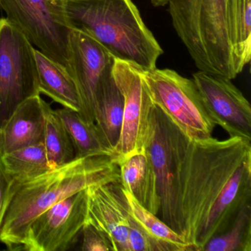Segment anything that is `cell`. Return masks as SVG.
Here are the masks:
<instances>
[{
  "label": "cell",
  "instance_id": "obj_2",
  "mask_svg": "<svg viewBox=\"0 0 251 251\" xmlns=\"http://www.w3.org/2000/svg\"><path fill=\"white\" fill-rule=\"evenodd\" d=\"M120 183L118 164L112 156L86 157L23 180H11L0 242L10 251H22L30 225L64 198L96 185Z\"/></svg>",
  "mask_w": 251,
  "mask_h": 251
},
{
  "label": "cell",
  "instance_id": "obj_21",
  "mask_svg": "<svg viewBox=\"0 0 251 251\" xmlns=\"http://www.w3.org/2000/svg\"><path fill=\"white\" fill-rule=\"evenodd\" d=\"M45 114L43 142L50 165L53 169L75 159V150L62 122L48 102Z\"/></svg>",
  "mask_w": 251,
  "mask_h": 251
},
{
  "label": "cell",
  "instance_id": "obj_13",
  "mask_svg": "<svg viewBox=\"0 0 251 251\" xmlns=\"http://www.w3.org/2000/svg\"><path fill=\"white\" fill-rule=\"evenodd\" d=\"M86 223L103 232L113 251H129L130 214L121 183L92 186L86 189Z\"/></svg>",
  "mask_w": 251,
  "mask_h": 251
},
{
  "label": "cell",
  "instance_id": "obj_12",
  "mask_svg": "<svg viewBox=\"0 0 251 251\" xmlns=\"http://www.w3.org/2000/svg\"><path fill=\"white\" fill-rule=\"evenodd\" d=\"M181 134V129L153 105L145 150L151 158L156 177L161 199L158 217L172 229L174 228L172 177Z\"/></svg>",
  "mask_w": 251,
  "mask_h": 251
},
{
  "label": "cell",
  "instance_id": "obj_11",
  "mask_svg": "<svg viewBox=\"0 0 251 251\" xmlns=\"http://www.w3.org/2000/svg\"><path fill=\"white\" fill-rule=\"evenodd\" d=\"M202 102L216 126L229 137L251 141V107L230 79L198 71L192 75Z\"/></svg>",
  "mask_w": 251,
  "mask_h": 251
},
{
  "label": "cell",
  "instance_id": "obj_14",
  "mask_svg": "<svg viewBox=\"0 0 251 251\" xmlns=\"http://www.w3.org/2000/svg\"><path fill=\"white\" fill-rule=\"evenodd\" d=\"M46 102L40 95L22 102L0 128V157L43 142Z\"/></svg>",
  "mask_w": 251,
  "mask_h": 251
},
{
  "label": "cell",
  "instance_id": "obj_20",
  "mask_svg": "<svg viewBox=\"0 0 251 251\" xmlns=\"http://www.w3.org/2000/svg\"><path fill=\"white\" fill-rule=\"evenodd\" d=\"M0 161L7 176L14 180L32 178L52 169L43 142L5 154Z\"/></svg>",
  "mask_w": 251,
  "mask_h": 251
},
{
  "label": "cell",
  "instance_id": "obj_26",
  "mask_svg": "<svg viewBox=\"0 0 251 251\" xmlns=\"http://www.w3.org/2000/svg\"><path fill=\"white\" fill-rule=\"evenodd\" d=\"M11 183V179L4 171L3 167L0 161V226L3 219Z\"/></svg>",
  "mask_w": 251,
  "mask_h": 251
},
{
  "label": "cell",
  "instance_id": "obj_5",
  "mask_svg": "<svg viewBox=\"0 0 251 251\" xmlns=\"http://www.w3.org/2000/svg\"><path fill=\"white\" fill-rule=\"evenodd\" d=\"M152 103L188 136H212L215 123L210 117L193 80L170 69L141 70Z\"/></svg>",
  "mask_w": 251,
  "mask_h": 251
},
{
  "label": "cell",
  "instance_id": "obj_27",
  "mask_svg": "<svg viewBox=\"0 0 251 251\" xmlns=\"http://www.w3.org/2000/svg\"><path fill=\"white\" fill-rule=\"evenodd\" d=\"M151 3L155 7H164L167 5L168 0H150Z\"/></svg>",
  "mask_w": 251,
  "mask_h": 251
},
{
  "label": "cell",
  "instance_id": "obj_18",
  "mask_svg": "<svg viewBox=\"0 0 251 251\" xmlns=\"http://www.w3.org/2000/svg\"><path fill=\"white\" fill-rule=\"evenodd\" d=\"M122 188L130 217L147 235L153 251H195V248L180 234L159 217L147 209L123 186Z\"/></svg>",
  "mask_w": 251,
  "mask_h": 251
},
{
  "label": "cell",
  "instance_id": "obj_8",
  "mask_svg": "<svg viewBox=\"0 0 251 251\" xmlns=\"http://www.w3.org/2000/svg\"><path fill=\"white\" fill-rule=\"evenodd\" d=\"M141 70L136 64L114 58L112 75L124 101L121 135L113 156L117 164L144 152L148 141L154 104Z\"/></svg>",
  "mask_w": 251,
  "mask_h": 251
},
{
  "label": "cell",
  "instance_id": "obj_6",
  "mask_svg": "<svg viewBox=\"0 0 251 251\" xmlns=\"http://www.w3.org/2000/svg\"><path fill=\"white\" fill-rule=\"evenodd\" d=\"M0 8L35 48L70 72L71 28L62 0H0Z\"/></svg>",
  "mask_w": 251,
  "mask_h": 251
},
{
  "label": "cell",
  "instance_id": "obj_10",
  "mask_svg": "<svg viewBox=\"0 0 251 251\" xmlns=\"http://www.w3.org/2000/svg\"><path fill=\"white\" fill-rule=\"evenodd\" d=\"M70 73L80 100V115L95 123L97 95L103 79L112 72L114 57L89 35L71 29L69 37Z\"/></svg>",
  "mask_w": 251,
  "mask_h": 251
},
{
  "label": "cell",
  "instance_id": "obj_25",
  "mask_svg": "<svg viewBox=\"0 0 251 251\" xmlns=\"http://www.w3.org/2000/svg\"><path fill=\"white\" fill-rule=\"evenodd\" d=\"M128 246L129 251H153L151 241L130 215L129 220Z\"/></svg>",
  "mask_w": 251,
  "mask_h": 251
},
{
  "label": "cell",
  "instance_id": "obj_22",
  "mask_svg": "<svg viewBox=\"0 0 251 251\" xmlns=\"http://www.w3.org/2000/svg\"><path fill=\"white\" fill-rule=\"evenodd\" d=\"M235 68L238 75L251 61V0H233Z\"/></svg>",
  "mask_w": 251,
  "mask_h": 251
},
{
  "label": "cell",
  "instance_id": "obj_19",
  "mask_svg": "<svg viewBox=\"0 0 251 251\" xmlns=\"http://www.w3.org/2000/svg\"><path fill=\"white\" fill-rule=\"evenodd\" d=\"M55 112L71 138L76 158L114 156L112 151L105 146L95 123L85 121L77 111L64 107L55 110Z\"/></svg>",
  "mask_w": 251,
  "mask_h": 251
},
{
  "label": "cell",
  "instance_id": "obj_4",
  "mask_svg": "<svg viewBox=\"0 0 251 251\" xmlns=\"http://www.w3.org/2000/svg\"><path fill=\"white\" fill-rule=\"evenodd\" d=\"M167 5L198 70L234 79L233 0H168Z\"/></svg>",
  "mask_w": 251,
  "mask_h": 251
},
{
  "label": "cell",
  "instance_id": "obj_15",
  "mask_svg": "<svg viewBox=\"0 0 251 251\" xmlns=\"http://www.w3.org/2000/svg\"><path fill=\"white\" fill-rule=\"evenodd\" d=\"M117 164L122 186L147 209L158 217L161 199L155 171L146 151L134 154Z\"/></svg>",
  "mask_w": 251,
  "mask_h": 251
},
{
  "label": "cell",
  "instance_id": "obj_7",
  "mask_svg": "<svg viewBox=\"0 0 251 251\" xmlns=\"http://www.w3.org/2000/svg\"><path fill=\"white\" fill-rule=\"evenodd\" d=\"M34 48L8 19L0 20V128L22 102L40 95Z\"/></svg>",
  "mask_w": 251,
  "mask_h": 251
},
{
  "label": "cell",
  "instance_id": "obj_1",
  "mask_svg": "<svg viewBox=\"0 0 251 251\" xmlns=\"http://www.w3.org/2000/svg\"><path fill=\"white\" fill-rule=\"evenodd\" d=\"M174 230L198 251L201 231L217 234L230 227L251 203V141L182 132L172 177Z\"/></svg>",
  "mask_w": 251,
  "mask_h": 251
},
{
  "label": "cell",
  "instance_id": "obj_3",
  "mask_svg": "<svg viewBox=\"0 0 251 251\" xmlns=\"http://www.w3.org/2000/svg\"><path fill=\"white\" fill-rule=\"evenodd\" d=\"M69 27L98 41L117 59L156 68L164 53L132 0H62Z\"/></svg>",
  "mask_w": 251,
  "mask_h": 251
},
{
  "label": "cell",
  "instance_id": "obj_17",
  "mask_svg": "<svg viewBox=\"0 0 251 251\" xmlns=\"http://www.w3.org/2000/svg\"><path fill=\"white\" fill-rule=\"evenodd\" d=\"M40 94L64 108L80 113V100L75 82L67 68L34 48Z\"/></svg>",
  "mask_w": 251,
  "mask_h": 251
},
{
  "label": "cell",
  "instance_id": "obj_16",
  "mask_svg": "<svg viewBox=\"0 0 251 251\" xmlns=\"http://www.w3.org/2000/svg\"><path fill=\"white\" fill-rule=\"evenodd\" d=\"M124 101L112 72L101 83L97 95L95 123L105 146L114 153L121 135Z\"/></svg>",
  "mask_w": 251,
  "mask_h": 251
},
{
  "label": "cell",
  "instance_id": "obj_9",
  "mask_svg": "<svg viewBox=\"0 0 251 251\" xmlns=\"http://www.w3.org/2000/svg\"><path fill=\"white\" fill-rule=\"evenodd\" d=\"M86 214L85 189L64 198L36 217L27 230L22 251L70 249L86 223Z\"/></svg>",
  "mask_w": 251,
  "mask_h": 251
},
{
  "label": "cell",
  "instance_id": "obj_23",
  "mask_svg": "<svg viewBox=\"0 0 251 251\" xmlns=\"http://www.w3.org/2000/svg\"><path fill=\"white\" fill-rule=\"evenodd\" d=\"M202 251H251V205L240 211L228 230L210 239Z\"/></svg>",
  "mask_w": 251,
  "mask_h": 251
},
{
  "label": "cell",
  "instance_id": "obj_24",
  "mask_svg": "<svg viewBox=\"0 0 251 251\" xmlns=\"http://www.w3.org/2000/svg\"><path fill=\"white\" fill-rule=\"evenodd\" d=\"M81 250L83 251H113L112 245L108 236L89 223H85Z\"/></svg>",
  "mask_w": 251,
  "mask_h": 251
}]
</instances>
